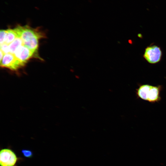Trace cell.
<instances>
[{"instance_id": "cell-1", "label": "cell", "mask_w": 166, "mask_h": 166, "mask_svg": "<svg viewBox=\"0 0 166 166\" xmlns=\"http://www.w3.org/2000/svg\"><path fill=\"white\" fill-rule=\"evenodd\" d=\"M18 37L22 41L25 46L35 52L38 45V40L43 37L42 33L28 26H18L14 29Z\"/></svg>"}, {"instance_id": "cell-2", "label": "cell", "mask_w": 166, "mask_h": 166, "mask_svg": "<svg viewBox=\"0 0 166 166\" xmlns=\"http://www.w3.org/2000/svg\"><path fill=\"white\" fill-rule=\"evenodd\" d=\"M19 159L12 149L3 148L0 151V166H16Z\"/></svg>"}, {"instance_id": "cell-3", "label": "cell", "mask_w": 166, "mask_h": 166, "mask_svg": "<svg viewBox=\"0 0 166 166\" xmlns=\"http://www.w3.org/2000/svg\"><path fill=\"white\" fill-rule=\"evenodd\" d=\"M0 63L1 67L13 71L17 70L24 66L25 64L18 60L14 54L10 53L4 54Z\"/></svg>"}, {"instance_id": "cell-4", "label": "cell", "mask_w": 166, "mask_h": 166, "mask_svg": "<svg viewBox=\"0 0 166 166\" xmlns=\"http://www.w3.org/2000/svg\"><path fill=\"white\" fill-rule=\"evenodd\" d=\"M162 56V52L160 48L156 45H152L146 48L143 57L148 63L154 64L160 61Z\"/></svg>"}, {"instance_id": "cell-5", "label": "cell", "mask_w": 166, "mask_h": 166, "mask_svg": "<svg viewBox=\"0 0 166 166\" xmlns=\"http://www.w3.org/2000/svg\"><path fill=\"white\" fill-rule=\"evenodd\" d=\"M35 53L23 45L16 49L14 54L18 60L25 64Z\"/></svg>"}, {"instance_id": "cell-6", "label": "cell", "mask_w": 166, "mask_h": 166, "mask_svg": "<svg viewBox=\"0 0 166 166\" xmlns=\"http://www.w3.org/2000/svg\"><path fill=\"white\" fill-rule=\"evenodd\" d=\"M162 88L161 85H152L148 93L147 101L152 103L159 102L161 99L160 93Z\"/></svg>"}, {"instance_id": "cell-7", "label": "cell", "mask_w": 166, "mask_h": 166, "mask_svg": "<svg viewBox=\"0 0 166 166\" xmlns=\"http://www.w3.org/2000/svg\"><path fill=\"white\" fill-rule=\"evenodd\" d=\"M151 86L148 84L140 85L136 89V94L137 97L147 101L148 93Z\"/></svg>"}, {"instance_id": "cell-8", "label": "cell", "mask_w": 166, "mask_h": 166, "mask_svg": "<svg viewBox=\"0 0 166 166\" xmlns=\"http://www.w3.org/2000/svg\"><path fill=\"white\" fill-rule=\"evenodd\" d=\"M6 33L4 43L10 45L18 37L14 29H9L6 30Z\"/></svg>"}, {"instance_id": "cell-9", "label": "cell", "mask_w": 166, "mask_h": 166, "mask_svg": "<svg viewBox=\"0 0 166 166\" xmlns=\"http://www.w3.org/2000/svg\"><path fill=\"white\" fill-rule=\"evenodd\" d=\"M23 45L22 40L19 38L17 37L13 42L9 45L10 53L14 54L16 49Z\"/></svg>"}, {"instance_id": "cell-10", "label": "cell", "mask_w": 166, "mask_h": 166, "mask_svg": "<svg viewBox=\"0 0 166 166\" xmlns=\"http://www.w3.org/2000/svg\"><path fill=\"white\" fill-rule=\"evenodd\" d=\"M6 30H2L0 31V45L4 44L6 35Z\"/></svg>"}, {"instance_id": "cell-11", "label": "cell", "mask_w": 166, "mask_h": 166, "mask_svg": "<svg viewBox=\"0 0 166 166\" xmlns=\"http://www.w3.org/2000/svg\"><path fill=\"white\" fill-rule=\"evenodd\" d=\"M22 152L23 155L26 158L31 157L33 155L32 151L29 150L23 149L22 151Z\"/></svg>"}, {"instance_id": "cell-12", "label": "cell", "mask_w": 166, "mask_h": 166, "mask_svg": "<svg viewBox=\"0 0 166 166\" xmlns=\"http://www.w3.org/2000/svg\"><path fill=\"white\" fill-rule=\"evenodd\" d=\"M0 50L3 52L4 54L10 53L9 45L6 44L4 43L0 45Z\"/></svg>"}, {"instance_id": "cell-13", "label": "cell", "mask_w": 166, "mask_h": 166, "mask_svg": "<svg viewBox=\"0 0 166 166\" xmlns=\"http://www.w3.org/2000/svg\"><path fill=\"white\" fill-rule=\"evenodd\" d=\"M0 62L2 61L3 58L4 57V53L3 52L0 50Z\"/></svg>"}]
</instances>
